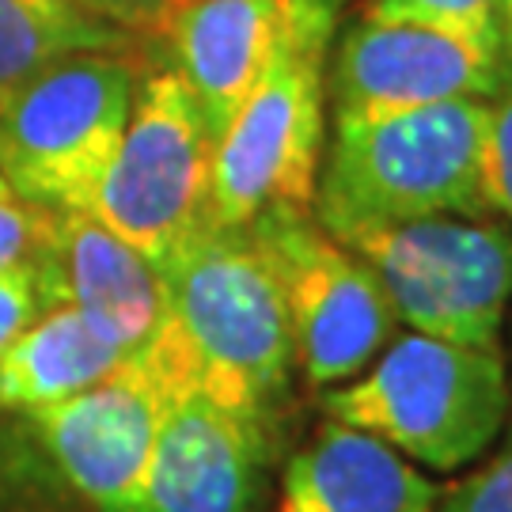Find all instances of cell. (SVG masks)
I'll use <instances>...</instances> for the list:
<instances>
[{
    "instance_id": "6da1fadb",
    "label": "cell",
    "mask_w": 512,
    "mask_h": 512,
    "mask_svg": "<svg viewBox=\"0 0 512 512\" xmlns=\"http://www.w3.org/2000/svg\"><path fill=\"white\" fill-rule=\"evenodd\" d=\"M167 327L194 387L266 414L293 380V334L281 285L251 224H205L160 262Z\"/></svg>"
},
{
    "instance_id": "7a4b0ae2",
    "label": "cell",
    "mask_w": 512,
    "mask_h": 512,
    "mask_svg": "<svg viewBox=\"0 0 512 512\" xmlns=\"http://www.w3.org/2000/svg\"><path fill=\"white\" fill-rule=\"evenodd\" d=\"M486 99H452L365 122H334L315 220L334 239L421 217H482L478 152Z\"/></svg>"
},
{
    "instance_id": "3957f363",
    "label": "cell",
    "mask_w": 512,
    "mask_h": 512,
    "mask_svg": "<svg viewBox=\"0 0 512 512\" xmlns=\"http://www.w3.org/2000/svg\"><path fill=\"white\" fill-rule=\"evenodd\" d=\"M346 0H293L274 65L213 148L209 224H251L289 205L311 209L327 141V65Z\"/></svg>"
},
{
    "instance_id": "277c9868",
    "label": "cell",
    "mask_w": 512,
    "mask_h": 512,
    "mask_svg": "<svg viewBox=\"0 0 512 512\" xmlns=\"http://www.w3.org/2000/svg\"><path fill=\"white\" fill-rule=\"evenodd\" d=\"M330 421L384 440L433 471L475 463L512 410L509 368L497 346H459L406 334L323 399Z\"/></svg>"
},
{
    "instance_id": "5b68a950",
    "label": "cell",
    "mask_w": 512,
    "mask_h": 512,
    "mask_svg": "<svg viewBox=\"0 0 512 512\" xmlns=\"http://www.w3.org/2000/svg\"><path fill=\"white\" fill-rule=\"evenodd\" d=\"M141 69L129 54H73L0 103V179L50 213H88L129 126Z\"/></svg>"
},
{
    "instance_id": "8992f818",
    "label": "cell",
    "mask_w": 512,
    "mask_h": 512,
    "mask_svg": "<svg viewBox=\"0 0 512 512\" xmlns=\"http://www.w3.org/2000/svg\"><path fill=\"white\" fill-rule=\"evenodd\" d=\"M376 274L395 319L440 342L497 346L512 300V228L482 217H421L338 239Z\"/></svg>"
},
{
    "instance_id": "52a82bcc",
    "label": "cell",
    "mask_w": 512,
    "mask_h": 512,
    "mask_svg": "<svg viewBox=\"0 0 512 512\" xmlns=\"http://www.w3.org/2000/svg\"><path fill=\"white\" fill-rule=\"evenodd\" d=\"M217 137L175 69L141 73L129 126L92 202L95 220L156 266L209 224Z\"/></svg>"
},
{
    "instance_id": "ba28073f",
    "label": "cell",
    "mask_w": 512,
    "mask_h": 512,
    "mask_svg": "<svg viewBox=\"0 0 512 512\" xmlns=\"http://www.w3.org/2000/svg\"><path fill=\"white\" fill-rule=\"evenodd\" d=\"M251 228L281 285L304 380L330 391L361 376L399 323L376 274L330 236L311 209L274 205L258 213Z\"/></svg>"
},
{
    "instance_id": "9c48e42d",
    "label": "cell",
    "mask_w": 512,
    "mask_h": 512,
    "mask_svg": "<svg viewBox=\"0 0 512 512\" xmlns=\"http://www.w3.org/2000/svg\"><path fill=\"white\" fill-rule=\"evenodd\" d=\"M194 387L175 330L160 327L107 380L73 399L31 410L61 475L99 512H133L171 399Z\"/></svg>"
},
{
    "instance_id": "30bf717a",
    "label": "cell",
    "mask_w": 512,
    "mask_h": 512,
    "mask_svg": "<svg viewBox=\"0 0 512 512\" xmlns=\"http://www.w3.org/2000/svg\"><path fill=\"white\" fill-rule=\"evenodd\" d=\"M505 61L501 42L365 16L342 35L327 65V103L334 122H365L452 99H486Z\"/></svg>"
},
{
    "instance_id": "8fae6325",
    "label": "cell",
    "mask_w": 512,
    "mask_h": 512,
    "mask_svg": "<svg viewBox=\"0 0 512 512\" xmlns=\"http://www.w3.org/2000/svg\"><path fill=\"white\" fill-rule=\"evenodd\" d=\"M270 418L202 387L179 391L152 448L133 512H251L270 452Z\"/></svg>"
},
{
    "instance_id": "7c38bea8",
    "label": "cell",
    "mask_w": 512,
    "mask_h": 512,
    "mask_svg": "<svg viewBox=\"0 0 512 512\" xmlns=\"http://www.w3.org/2000/svg\"><path fill=\"white\" fill-rule=\"evenodd\" d=\"M31 270L42 308H80L126 349V357L148 346L167 323L160 266L92 213H50V232Z\"/></svg>"
},
{
    "instance_id": "4fadbf2b",
    "label": "cell",
    "mask_w": 512,
    "mask_h": 512,
    "mask_svg": "<svg viewBox=\"0 0 512 512\" xmlns=\"http://www.w3.org/2000/svg\"><path fill=\"white\" fill-rule=\"evenodd\" d=\"M293 0H175L160 35L171 69L183 76L205 126L220 137L258 80L274 65L289 31Z\"/></svg>"
},
{
    "instance_id": "5bb4252c",
    "label": "cell",
    "mask_w": 512,
    "mask_h": 512,
    "mask_svg": "<svg viewBox=\"0 0 512 512\" xmlns=\"http://www.w3.org/2000/svg\"><path fill=\"white\" fill-rule=\"evenodd\" d=\"M437 497L384 440L330 421L285 463L274 512H433Z\"/></svg>"
},
{
    "instance_id": "9a60e30c",
    "label": "cell",
    "mask_w": 512,
    "mask_h": 512,
    "mask_svg": "<svg viewBox=\"0 0 512 512\" xmlns=\"http://www.w3.org/2000/svg\"><path fill=\"white\" fill-rule=\"evenodd\" d=\"M126 349L73 304L42 311L0 357V406L42 410L107 380Z\"/></svg>"
},
{
    "instance_id": "2e32d148",
    "label": "cell",
    "mask_w": 512,
    "mask_h": 512,
    "mask_svg": "<svg viewBox=\"0 0 512 512\" xmlns=\"http://www.w3.org/2000/svg\"><path fill=\"white\" fill-rule=\"evenodd\" d=\"M137 38L65 0H0V103L31 76L73 54H129Z\"/></svg>"
},
{
    "instance_id": "e0dca14e",
    "label": "cell",
    "mask_w": 512,
    "mask_h": 512,
    "mask_svg": "<svg viewBox=\"0 0 512 512\" xmlns=\"http://www.w3.org/2000/svg\"><path fill=\"white\" fill-rule=\"evenodd\" d=\"M478 194H482V209L497 213L512 228V61H505L497 88L486 95Z\"/></svg>"
},
{
    "instance_id": "ac0fdd59",
    "label": "cell",
    "mask_w": 512,
    "mask_h": 512,
    "mask_svg": "<svg viewBox=\"0 0 512 512\" xmlns=\"http://www.w3.org/2000/svg\"><path fill=\"white\" fill-rule=\"evenodd\" d=\"M365 16L399 19V23H425L440 31H459L478 42L497 38V0H372Z\"/></svg>"
},
{
    "instance_id": "d6986e66",
    "label": "cell",
    "mask_w": 512,
    "mask_h": 512,
    "mask_svg": "<svg viewBox=\"0 0 512 512\" xmlns=\"http://www.w3.org/2000/svg\"><path fill=\"white\" fill-rule=\"evenodd\" d=\"M433 512H512V433L482 471L444 490Z\"/></svg>"
},
{
    "instance_id": "ffe728a7",
    "label": "cell",
    "mask_w": 512,
    "mask_h": 512,
    "mask_svg": "<svg viewBox=\"0 0 512 512\" xmlns=\"http://www.w3.org/2000/svg\"><path fill=\"white\" fill-rule=\"evenodd\" d=\"M50 232V209L23 202L16 194H0V274L27 266Z\"/></svg>"
},
{
    "instance_id": "44dd1931",
    "label": "cell",
    "mask_w": 512,
    "mask_h": 512,
    "mask_svg": "<svg viewBox=\"0 0 512 512\" xmlns=\"http://www.w3.org/2000/svg\"><path fill=\"white\" fill-rule=\"evenodd\" d=\"M42 311L46 308H42V293H38V277L31 270V262L0 274V357Z\"/></svg>"
},
{
    "instance_id": "7402d4cb",
    "label": "cell",
    "mask_w": 512,
    "mask_h": 512,
    "mask_svg": "<svg viewBox=\"0 0 512 512\" xmlns=\"http://www.w3.org/2000/svg\"><path fill=\"white\" fill-rule=\"evenodd\" d=\"M65 4H73L76 12L110 23L133 38L160 35V27L175 8V0H65Z\"/></svg>"
},
{
    "instance_id": "603a6c76",
    "label": "cell",
    "mask_w": 512,
    "mask_h": 512,
    "mask_svg": "<svg viewBox=\"0 0 512 512\" xmlns=\"http://www.w3.org/2000/svg\"><path fill=\"white\" fill-rule=\"evenodd\" d=\"M497 38H501V50L512 61V0H497Z\"/></svg>"
},
{
    "instance_id": "cb8c5ba5",
    "label": "cell",
    "mask_w": 512,
    "mask_h": 512,
    "mask_svg": "<svg viewBox=\"0 0 512 512\" xmlns=\"http://www.w3.org/2000/svg\"><path fill=\"white\" fill-rule=\"evenodd\" d=\"M0 194H12V190H8V186H4V179H0Z\"/></svg>"
}]
</instances>
